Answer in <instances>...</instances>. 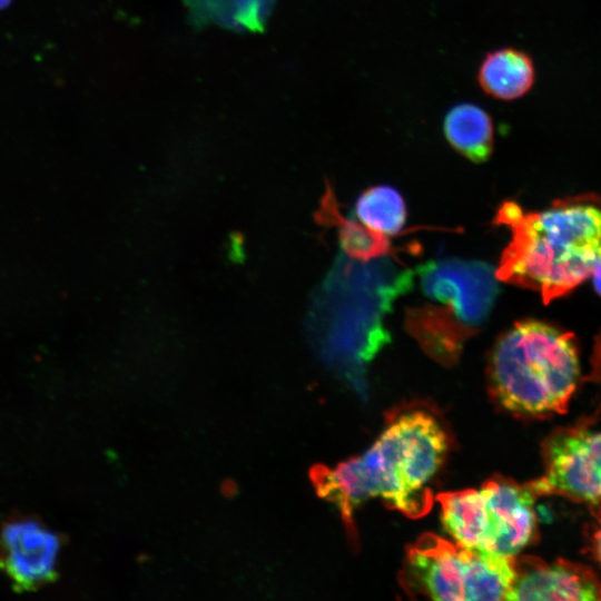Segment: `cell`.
Returning <instances> with one entry per match:
<instances>
[{
  "instance_id": "6da1fadb",
  "label": "cell",
  "mask_w": 601,
  "mask_h": 601,
  "mask_svg": "<svg viewBox=\"0 0 601 601\" xmlns=\"http://www.w3.org/2000/svg\"><path fill=\"white\" fill-rule=\"evenodd\" d=\"M447 447V435L433 415L410 411L394 417L363 454L334 467H314L312 481L317 493L338 508L355 541L353 513L370 499L378 497L412 519L428 513V484Z\"/></svg>"
},
{
  "instance_id": "7a4b0ae2",
  "label": "cell",
  "mask_w": 601,
  "mask_h": 601,
  "mask_svg": "<svg viewBox=\"0 0 601 601\" xmlns=\"http://www.w3.org/2000/svg\"><path fill=\"white\" fill-rule=\"evenodd\" d=\"M494 221L509 227L496 278L538 292L548 304L581 285L601 260V208L585 201L525 211L506 200Z\"/></svg>"
},
{
  "instance_id": "3957f363",
  "label": "cell",
  "mask_w": 601,
  "mask_h": 601,
  "mask_svg": "<svg viewBox=\"0 0 601 601\" xmlns=\"http://www.w3.org/2000/svg\"><path fill=\"white\" fill-rule=\"evenodd\" d=\"M580 376L573 336L536 319L516 322L491 349L490 393L506 412L545 416L565 412Z\"/></svg>"
},
{
  "instance_id": "277c9868",
  "label": "cell",
  "mask_w": 601,
  "mask_h": 601,
  "mask_svg": "<svg viewBox=\"0 0 601 601\" xmlns=\"http://www.w3.org/2000/svg\"><path fill=\"white\" fill-rule=\"evenodd\" d=\"M413 284V272L397 270L383 257L361 262L341 253L328 274L323 289L332 298L326 313L331 319L321 351L356 386L364 383L366 365L391 341L384 314Z\"/></svg>"
},
{
  "instance_id": "5b68a950",
  "label": "cell",
  "mask_w": 601,
  "mask_h": 601,
  "mask_svg": "<svg viewBox=\"0 0 601 601\" xmlns=\"http://www.w3.org/2000/svg\"><path fill=\"white\" fill-rule=\"evenodd\" d=\"M416 275L421 300L406 309L405 327L427 355L453 365L494 306L500 289L495 268L447 257L420 265Z\"/></svg>"
},
{
  "instance_id": "8992f818",
  "label": "cell",
  "mask_w": 601,
  "mask_h": 601,
  "mask_svg": "<svg viewBox=\"0 0 601 601\" xmlns=\"http://www.w3.org/2000/svg\"><path fill=\"white\" fill-rule=\"evenodd\" d=\"M515 558L464 548L425 533L406 550L401 583L433 600H505Z\"/></svg>"
},
{
  "instance_id": "52a82bcc",
  "label": "cell",
  "mask_w": 601,
  "mask_h": 601,
  "mask_svg": "<svg viewBox=\"0 0 601 601\" xmlns=\"http://www.w3.org/2000/svg\"><path fill=\"white\" fill-rule=\"evenodd\" d=\"M63 534L36 514L13 512L0 523V572L18 592H35L59 577Z\"/></svg>"
},
{
  "instance_id": "ba28073f",
  "label": "cell",
  "mask_w": 601,
  "mask_h": 601,
  "mask_svg": "<svg viewBox=\"0 0 601 601\" xmlns=\"http://www.w3.org/2000/svg\"><path fill=\"white\" fill-rule=\"evenodd\" d=\"M480 490L487 523L485 552L514 558L534 536L536 493L531 484L502 476L489 479Z\"/></svg>"
},
{
  "instance_id": "9c48e42d",
  "label": "cell",
  "mask_w": 601,
  "mask_h": 601,
  "mask_svg": "<svg viewBox=\"0 0 601 601\" xmlns=\"http://www.w3.org/2000/svg\"><path fill=\"white\" fill-rule=\"evenodd\" d=\"M505 600H601V581L589 569L565 560L553 563L515 560V575Z\"/></svg>"
},
{
  "instance_id": "30bf717a",
  "label": "cell",
  "mask_w": 601,
  "mask_h": 601,
  "mask_svg": "<svg viewBox=\"0 0 601 601\" xmlns=\"http://www.w3.org/2000/svg\"><path fill=\"white\" fill-rule=\"evenodd\" d=\"M476 78L487 96L511 101L531 90L535 81V67L528 52L505 47L486 53Z\"/></svg>"
},
{
  "instance_id": "8fae6325",
  "label": "cell",
  "mask_w": 601,
  "mask_h": 601,
  "mask_svg": "<svg viewBox=\"0 0 601 601\" xmlns=\"http://www.w3.org/2000/svg\"><path fill=\"white\" fill-rule=\"evenodd\" d=\"M443 131L447 142L473 162L489 159L494 147L492 117L472 102L453 106L445 115Z\"/></svg>"
},
{
  "instance_id": "7c38bea8",
  "label": "cell",
  "mask_w": 601,
  "mask_h": 601,
  "mask_svg": "<svg viewBox=\"0 0 601 601\" xmlns=\"http://www.w3.org/2000/svg\"><path fill=\"white\" fill-rule=\"evenodd\" d=\"M315 219L319 224L337 227L342 254L351 259L368 262L392 252L388 236L368 228L356 217L346 218L341 215L328 184Z\"/></svg>"
},
{
  "instance_id": "4fadbf2b",
  "label": "cell",
  "mask_w": 601,
  "mask_h": 601,
  "mask_svg": "<svg viewBox=\"0 0 601 601\" xmlns=\"http://www.w3.org/2000/svg\"><path fill=\"white\" fill-rule=\"evenodd\" d=\"M355 216L368 228L390 237L403 228L406 207L395 188L380 185L366 189L357 198Z\"/></svg>"
},
{
  "instance_id": "5bb4252c",
  "label": "cell",
  "mask_w": 601,
  "mask_h": 601,
  "mask_svg": "<svg viewBox=\"0 0 601 601\" xmlns=\"http://www.w3.org/2000/svg\"><path fill=\"white\" fill-rule=\"evenodd\" d=\"M585 440L594 467L601 480V432L585 431Z\"/></svg>"
},
{
  "instance_id": "9a60e30c",
  "label": "cell",
  "mask_w": 601,
  "mask_h": 601,
  "mask_svg": "<svg viewBox=\"0 0 601 601\" xmlns=\"http://www.w3.org/2000/svg\"><path fill=\"white\" fill-rule=\"evenodd\" d=\"M243 255L242 237L239 235H233L229 245V256L233 260H239Z\"/></svg>"
},
{
  "instance_id": "2e32d148",
  "label": "cell",
  "mask_w": 601,
  "mask_h": 601,
  "mask_svg": "<svg viewBox=\"0 0 601 601\" xmlns=\"http://www.w3.org/2000/svg\"><path fill=\"white\" fill-rule=\"evenodd\" d=\"M593 546L598 561L601 563V520L594 533Z\"/></svg>"
},
{
  "instance_id": "e0dca14e",
  "label": "cell",
  "mask_w": 601,
  "mask_h": 601,
  "mask_svg": "<svg viewBox=\"0 0 601 601\" xmlns=\"http://www.w3.org/2000/svg\"><path fill=\"white\" fill-rule=\"evenodd\" d=\"M591 277L593 279V285L595 287V290L601 295V260L593 269Z\"/></svg>"
},
{
  "instance_id": "ac0fdd59",
  "label": "cell",
  "mask_w": 601,
  "mask_h": 601,
  "mask_svg": "<svg viewBox=\"0 0 601 601\" xmlns=\"http://www.w3.org/2000/svg\"><path fill=\"white\" fill-rule=\"evenodd\" d=\"M10 2H11V0H0V9H3L7 6H9Z\"/></svg>"
}]
</instances>
